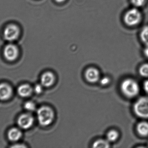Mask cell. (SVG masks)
Instances as JSON below:
<instances>
[{
  "label": "cell",
  "instance_id": "1",
  "mask_svg": "<svg viewBox=\"0 0 148 148\" xmlns=\"http://www.w3.org/2000/svg\"><path fill=\"white\" fill-rule=\"evenodd\" d=\"M37 116L39 123L43 127H46L53 121L54 112L50 107L42 106L37 110Z\"/></svg>",
  "mask_w": 148,
  "mask_h": 148
},
{
  "label": "cell",
  "instance_id": "2",
  "mask_svg": "<svg viewBox=\"0 0 148 148\" xmlns=\"http://www.w3.org/2000/svg\"><path fill=\"white\" fill-rule=\"evenodd\" d=\"M121 88L123 94L129 98L134 97L139 94L140 91L138 83L131 79L124 80L121 84Z\"/></svg>",
  "mask_w": 148,
  "mask_h": 148
},
{
  "label": "cell",
  "instance_id": "3",
  "mask_svg": "<svg viewBox=\"0 0 148 148\" xmlns=\"http://www.w3.org/2000/svg\"><path fill=\"white\" fill-rule=\"evenodd\" d=\"M134 111L141 118H148V97L140 98L134 105Z\"/></svg>",
  "mask_w": 148,
  "mask_h": 148
},
{
  "label": "cell",
  "instance_id": "4",
  "mask_svg": "<svg viewBox=\"0 0 148 148\" xmlns=\"http://www.w3.org/2000/svg\"><path fill=\"white\" fill-rule=\"evenodd\" d=\"M141 14L137 9L132 8L127 11L124 17L125 23L130 26L138 24L141 20Z\"/></svg>",
  "mask_w": 148,
  "mask_h": 148
},
{
  "label": "cell",
  "instance_id": "5",
  "mask_svg": "<svg viewBox=\"0 0 148 148\" xmlns=\"http://www.w3.org/2000/svg\"><path fill=\"white\" fill-rule=\"evenodd\" d=\"M20 30L14 24H10L5 28L3 32L4 38L9 41H15L19 37Z\"/></svg>",
  "mask_w": 148,
  "mask_h": 148
},
{
  "label": "cell",
  "instance_id": "6",
  "mask_svg": "<svg viewBox=\"0 0 148 148\" xmlns=\"http://www.w3.org/2000/svg\"><path fill=\"white\" fill-rule=\"evenodd\" d=\"M19 54L18 48L16 45L9 44L5 47L3 55L6 59L9 61H13L17 58Z\"/></svg>",
  "mask_w": 148,
  "mask_h": 148
},
{
  "label": "cell",
  "instance_id": "7",
  "mask_svg": "<svg viewBox=\"0 0 148 148\" xmlns=\"http://www.w3.org/2000/svg\"><path fill=\"white\" fill-rule=\"evenodd\" d=\"M34 122L33 116L30 114H23L20 116L17 120L18 126L23 129H28L33 126Z\"/></svg>",
  "mask_w": 148,
  "mask_h": 148
},
{
  "label": "cell",
  "instance_id": "8",
  "mask_svg": "<svg viewBox=\"0 0 148 148\" xmlns=\"http://www.w3.org/2000/svg\"><path fill=\"white\" fill-rule=\"evenodd\" d=\"M85 77L86 80L89 82L95 83L100 80V73L96 68H89L85 71Z\"/></svg>",
  "mask_w": 148,
  "mask_h": 148
},
{
  "label": "cell",
  "instance_id": "9",
  "mask_svg": "<svg viewBox=\"0 0 148 148\" xmlns=\"http://www.w3.org/2000/svg\"><path fill=\"white\" fill-rule=\"evenodd\" d=\"M54 74L51 72H45L41 77V84L43 87H49L54 83L55 81Z\"/></svg>",
  "mask_w": 148,
  "mask_h": 148
},
{
  "label": "cell",
  "instance_id": "10",
  "mask_svg": "<svg viewBox=\"0 0 148 148\" xmlns=\"http://www.w3.org/2000/svg\"><path fill=\"white\" fill-rule=\"evenodd\" d=\"M12 94L11 87L6 83L0 84V100L5 101L9 99Z\"/></svg>",
  "mask_w": 148,
  "mask_h": 148
},
{
  "label": "cell",
  "instance_id": "11",
  "mask_svg": "<svg viewBox=\"0 0 148 148\" xmlns=\"http://www.w3.org/2000/svg\"><path fill=\"white\" fill-rule=\"evenodd\" d=\"M33 89L29 85L23 84L17 89V93L21 97H26L29 96L32 94Z\"/></svg>",
  "mask_w": 148,
  "mask_h": 148
},
{
  "label": "cell",
  "instance_id": "12",
  "mask_svg": "<svg viewBox=\"0 0 148 148\" xmlns=\"http://www.w3.org/2000/svg\"><path fill=\"white\" fill-rule=\"evenodd\" d=\"M8 136L10 140L12 142H15L21 139L22 136V133L18 129L13 128L9 131Z\"/></svg>",
  "mask_w": 148,
  "mask_h": 148
},
{
  "label": "cell",
  "instance_id": "13",
  "mask_svg": "<svg viewBox=\"0 0 148 148\" xmlns=\"http://www.w3.org/2000/svg\"><path fill=\"white\" fill-rule=\"evenodd\" d=\"M137 131L140 135L146 136L148 135V123L146 122L140 123L137 126Z\"/></svg>",
  "mask_w": 148,
  "mask_h": 148
},
{
  "label": "cell",
  "instance_id": "14",
  "mask_svg": "<svg viewBox=\"0 0 148 148\" xmlns=\"http://www.w3.org/2000/svg\"><path fill=\"white\" fill-rule=\"evenodd\" d=\"M110 147L109 142L107 140H98L93 143L92 147L108 148Z\"/></svg>",
  "mask_w": 148,
  "mask_h": 148
},
{
  "label": "cell",
  "instance_id": "15",
  "mask_svg": "<svg viewBox=\"0 0 148 148\" xmlns=\"http://www.w3.org/2000/svg\"><path fill=\"white\" fill-rule=\"evenodd\" d=\"M119 134L115 130H111L108 132L107 135V140L109 142L116 141L119 137Z\"/></svg>",
  "mask_w": 148,
  "mask_h": 148
},
{
  "label": "cell",
  "instance_id": "16",
  "mask_svg": "<svg viewBox=\"0 0 148 148\" xmlns=\"http://www.w3.org/2000/svg\"><path fill=\"white\" fill-rule=\"evenodd\" d=\"M142 41L146 44L148 45V26L144 27L142 30L140 34Z\"/></svg>",
  "mask_w": 148,
  "mask_h": 148
},
{
  "label": "cell",
  "instance_id": "17",
  "mask_svg": "<svg viewBox=\"0 0 148 148\" xmlns=\"http://www.w3.org/2000/svg\"><path fill=\"white\" fill-rule=\"evenodd\" d=\"M139 72L140 74L142 76L144 77H148V64H143L141 67H140L139 70Z\"/></svg>",
  "mask_w": 148,
  "mask_h": 148
},
{
  "label": "cell",
  "instance_id": "18",
  "mask_svg": "<svg viewBox=\"0 0 148 148\" xmlns=\"http://www.w3.org/2000/svg\"><path fill=\"white\" fill-rule=\"evenodd\" d=\"M24 107L25 109L27 111L29 112H33L35 110V104L32 101L27 102L24 104Z\"/></svg>",
  "mask_w": 148,
  "mask_h": 148
},
{
  "label": "cell",
  "instance_id": "19",
  "mask_svg": "<svg viewBox=\"0 0 148 148\" xmlns=\"http://www.w3.org/2000/svg\"><path fill=\"white\" fill-rule=\"evenodd\" d=\"M131 2L136 7H141L144 5L145 0H131Z\"/></svg>",
  "mask_w": 148,
  "mask_h": 148
},
{
  "label": "cell",
  "instance_id": "20",
  "mask_svg": "<svg viewBox=\"0 0 148 148\" xmlns=\"http://www.w3.org/2000/svg\"><path fill=\"white\" fill-rule=\"evenodd\" d=\"M99 81L100 84L103 86H107L110 83V79L107 76L102 77Z\"/></svg>",
  "mask_w": 148,
  "mask_h": 148
},
{
  "label": "cell",
  "instance_id": "21",
  "mask_svg": "<svg viewBox=\"0 0 148 148\" xmlns=\"http://www.w3.org/2000/svg\"><path fill=\"white\" fill-rule=\"evenodd\" d=\"M42 87H43V86H42L41 84H38L36 85L35 86L34 88V90L36 94H40L42 92V90H43Z\"/></svg>",
  "mask_w": 148,
  "mask_h": 148
},
{
  "label": "cell",
  "instance_id": "22",
  "mask_svg": "<svg viewBox=\"0 0 148 148\" xmlns=\"http://www.w3.org/2000/svg\"><path fill=\"white\" fill-rule=\"evenodd\" d=\"M144 89L145 91L148 94V80L146 81L144 83Z\"/></svg>",
  "mask_w": 148,
  "mask_h": 148
},
{
  "label": "cell",
  "instance_id": "23",
  "mask_svg": "<svg viewBox=\"0 0 148 148\" xmlns=\"http://www.w3.org/2000/svg\"><path fill=\"white\" fill-rule=\"evenodd\" d=\"M144 54L148 58V45L145 48L144 50Z\"/></svg>",
  "mask_w": 148,
  "mask_h": 148
},
{
  "label": "cell",
  "instance_id": "24",
  "mask_svg": "<svg viewBox=\"0 0 148 148\" xmlns=\"http://www.w3.org/2000/svg\"><path fill=\"white\" fill-rule=\"evenodd\" d=\"M65 1L66 0H56V1L58 3L63 2Z\"/></svg>",
  "mask_w": 148,
  "mask_h": 148
}]
</instances>
